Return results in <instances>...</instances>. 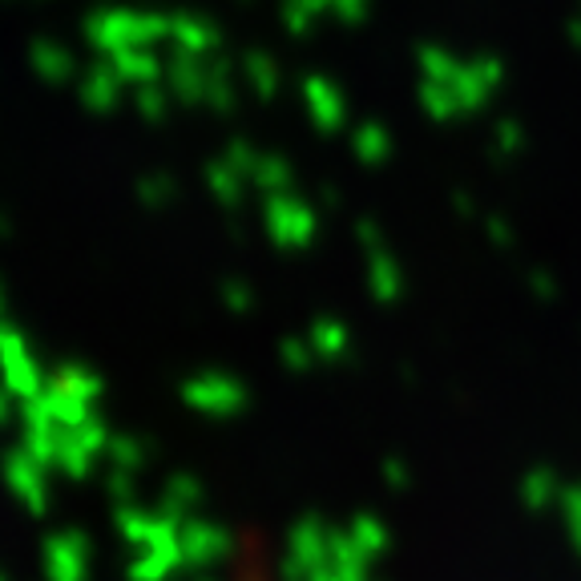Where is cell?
<instances>
[{
	"mask_svg": "<svg viewBox=\"0 0 581 581\" xmlns=\"http://www.w3.org/2000/svg\"><path fill=\"white\" fill-rule=\"evenodd\" d=\"M242 581H263V578H242Z\"/></svg>",
	"mask_w": 581,
	"mask_h": 581,
	"instance_id": "obj_1",
	"label": "cell"
}]
</instances>
